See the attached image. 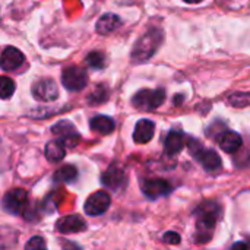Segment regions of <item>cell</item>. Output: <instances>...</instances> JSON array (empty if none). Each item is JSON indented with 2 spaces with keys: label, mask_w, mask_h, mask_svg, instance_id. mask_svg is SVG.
I'll return each mask as SVG.
<instances>
[{
  "label": "cell",
  "mask_w": 250,
  "mask_h": 250,
  "mask_svg": "<svg viewBox=\"0 0 250 250\" xmlns=\"http://www.w3.org/2000/svg\"><path fill=\"white\" fill-rule=\"evenodd\" d=\"M163 38H164V34L161 29H158V28L149 29L145 35H142L136 41L133 51H132V60L135 63H142V62H146L148 59H151L155 54V51L158 50L160 44L163 42Z\"/></svg>",
  "instance_id": "obj_1"
},
{
  "label": "cell",
  "mask_w": 250,
  "mask_h": 250,
  "mask_svg": "<svg viewBox=\"0 0 250 250\" xmlns=\"http://www.w3.org/2000/svg\"><path fill=\"white\" fill-rule=\"evenodd\" d=\"M218 207L215 204H205L199 209V220L196 224V242L205 243L212 237V230L215 227L217 218H218Z\"/></svg>",
  "instance_id": "obj_2"
},
{
  "label": "cell",
  "mask_w": 250,
  "mask_h": 250,
  "mask_svg": "<svg viewBox=\"0 0 250 250\" xmlns=\"http://www.w3.org/2000/svg\"><path fill=\"white\" fill-rule=\"evenodd\" d=\"M189 148L192 155L202 164L207 171H215L221 167V158L212 149H205L201 142L195 139H189Z\"/></svg>",
  "instance_id": "obj_3"
},
{
  "label": "cell",
  "mask_w": 250,
  "mask_h": 250,
  "mask_svg": "<svg viewBox=\"0 0 250 250\" xmlns=\"http://www.w3.org/2000/svg\"><path fill=\"white\" fill-rule=\"evenodd\" d=\"M164 100H166V92L161 88H158V89H142L133 97L132 104L139 110L151 111V110L158 108L164 103Z\"/></svg>",
  "instance_id": "obj_4"
},
{
  "label": "cell",
  "mask_w": 250,
  "mask_h": 250,
  "mask_svg": "<svg viewBox=\"0 0 250 250\" xmlns=\"http://www.w3.org/2000/svg\"><path fill=\"white\" fill-rule=\"evenodd\" d=\"M62 83L69 91H81L88 85V73L79 66H67L62 72Z\"/></svg>",
  "instance_id": "obj_5"
},
{
  "label": "cell",
  "mask_w": 250,
  "mask_h": 250,
  "mask_svg": "<svg viewBox=\"0 0 250 250\" xmlns=\"http://www.w3.org/2000/svg\"><path fill=\"white\" fill-rule=\"evenodd\" d=\"M111 204V198L108 195V192L105 190H98L95 193H92L86 202H85V214L91 215V217H98L101 214H104L108 207Z\"/></svg>",
  "instance_id": "obj_6"
},
{
  "label": "cell",
  "mask_w": 250,
  "mask_h": 250,
  "mask_svg": "<svg viewBox=\"0 0 250 250\" xmlns=\"http://www.w3.org/2000/svg\"><path fill=\"white\" fill-rule=\"evenodd\" d=\"M32 95L38 101L50 103L59 98V88L53 79H41L32 85Z\"/></svg>",
  "instance_id": "obj_7"
},
{
  "label": "cell",
  "mask_w": 250,
  "mask_h": 250,
  "mask_svg": "<svg viewBox=\"0 0 250 250\" xmlns=\"http://www.w3.org/2000/svg\"><path fill=\"white\" fill-rule=\"evenodd\" d=\"M51 132L56 136H59V141H62L64 144V146H67V148H75L78 145V142H79L78 130L67 120H62L57 125H54L51 127Z\"/></svg>",
  "instance_id": "obj_8"
},
{
  "label": "cell",
  "mask_w": 250,
  "mask_h": 250,
  "mask_svg": "<svg viewBox=\"0 0 250 250\" xmlns=\"http://www.w3.org/2000/svg\"><path fill=\"white\" fill-rule=\"evenodd\" d=\"M28 201V195L23 189H13L3 196V208L9 214H21Z\"/></svg>",
  "instance_id": "obj_9"
},
{
  "label": "cell",
  "mask_w": 250,
  "mask_h": 250,
  "mask_svg": "<svg viewBox=\"0 0 250 250\" xmlns=\"http://www.w3.org/2000/svg\"><path fill=\"white\" fill-rule=\"evenodd\" d=\"M141 188H142V192L151 198V199H157V198H161V196H166L171 192V185L166 180H161V179H155V180H144L141 183Z\"/></svg>",
  "instance_id": "obj_10"
},
{
  "label": "cell",
  "mask_w": 250,
  "mask_h": 250,
  "mask_svg": "<svg viewBox=\"0 0 250 250\" xmlns=\"http://www.w3.org/2000/svg\"><path fill=\"white\" fill-rule=\"evenodd\" d=\"M101 183L108 188L110 190H122L126 186V176L125 171L119 167L111 166L103 176H101Z\"/></svg>",
  "instance_id": "obj_11"
},
{
  "label": "cell",
  "mask_w": 250,
  "mask_h": 250,
  "mask_svg": "<svg viewBox=\"0 0 250 250\" xmlns=\"http://www.w3.org/2000/svg\"><path fill=\"white\" fill-rule=\"evenodd\" d=\"M56 229L59 233L73 234V233L83 231L86 229V223L81 215H67V217H63L57 221Z\"/></svg>",
  "instance_id": "obj_12"
},
{
  "label": "cell",
  "mask_w": 250,
  "mask_h": 250,
  "mask_svg": "<svg viewBox=\"0 0 250 250\" xmlns=\"http://www.w3.org/2000/svg\"><path fill=\"white\" fill-rule=\"evenodd\" d=\"M25 62V56L15 47H6L1 53V69L9 72L18 69Z\"/></svg>",
  "instance_id": "obj_13"
},
{
  "label": "cell",
  "mask_w": 250,
  "mask_h": 250,
  "mask_svg": "<svg viewBox=\"0 0 250 250\" xmlns=\"http://www.w3.org/2000/svg\"><path fill=\"white\" fill-rule=\"evenodd\" d=\"M155 132V123L148 120V119H142L136 123L135 132H133V141L136 144H148Z\"/></svg>",
  "instance_id": "obj_14"
},
{
  "label": "cell",
  "mask_w": 250,
  "mask_h": 250,
  "mask_svg": "<svg viewBox=\"0 0 250 250\" xmlns=\"http://www.w3.org/2000/svg\"><path fill=\"white\" fill-rule=\"evenodd\" d=\"M44 154L47 157V160L50 163H59L64 158L66 155V146L62 141L56 139V141H50L47 145H45V149H44Z\"/></svg>",
  "instance_id": "obj_15"
},
{
  "label": "cell",
  "mask_w": 250,
  "mask_h": 250,
  "mask_svg": "<svg viewBox=\"0 0 250 250\" xmlns=\"http://www.w3.org/2000/svg\"><path fill=\"white\" fill-rule=\"evenodd\" d=\"M120 23L122 22H120V18L117 15H114V13H105L97 22V32H100L103 35L104 34H110L114 29H117L120 26Z\"/></svg>",
  "instance_id": "obj_16"
},
{
  "label": "cell",
  "mask_w": 250,
  "mask_h": 250,
  "mask_svg": "<svg viewBox=\"0 0 250 250\" xmlns=\"http://www.w3.org/2000/svg\"><path fill=\"white\" fill-rule=\"evenodd\" d=\"M220 146L224 152L233 154L242 146V136L236 132H226L220 139Z\"/></svg>",
  "instance_id": "obj_17"
},
{
  "label": "cell",
  "mask_w": 250,
  "mask_h": 250,
  "mask_svg": "<svg viewBox=\"0 0 250 250\" xmlns=\"http://www.w3.org/2000/svg\"><path fill=\"white\" fill-rule=\"evenodd\" d=\"M166 152L168 155H176L185 148V138L180 132L171 130L166 138Z\"/></svg>",
  "instance_id": "obj_18"
},
{
  "label": "cell",
  "mask_w": 250,
  "mask_h": 250,
  "mask_svg": "<svg viewBox=\"0 0 250 250\" xmlns=\"http://www.w3.org/2000/svg\"><path fill=\"white\" fill-rule=\"evenodd\" d=\"M116 125L114 120L108 116H95L91 120V129L101 133V135H108L114 130Z\"/></svg>",
  "instance_id": "obj_19"
},
{
  "label": "cell",
  "mask_w": 250,
  "mask_h": 250,
  "mask_svg": "<svg viewBox=\"0 0 250 250\" xmlns=\"http://www.w3.org/2000/svg\"><path fill=\"white\" fill-rule=\"evenodd\" d=\"M76 177H78V171H76V168L73 166H63L53 176V179L56 182H72Z\"/></svg>",
  "instance_id": "obj_20"
},
{
  "label": "cell",
  "mask_w": 250,
  "mask_h": 250,
  "mask_svg": "<svg viewBox=\"0 0 250 250\" xmlns=\"http://www.w3.org/2000/svg\"><path fill=\"white\" fill-rule=\"evenodd\" d=\"M105 63H107L105 62V56L101 51H92L86 57V64L89 67H92V69H97V70L103 69L105 66Z\"/></svg>",
  "instance_id": "obj_21"
},
{
  "label": "cell",
  "mask_w": 250,
  "mask_h": 250,
  "mask_svg": "<svg viewBox=\"0 0 250 250\" xmlns=\"http://www.w3.org/2000/svg\"><path fill=\"white\" fill-rule=\"evenodd\" d=\"M13 92H15V82L10 78L3 76L0 79V97L3 100H6V98L12 97Z\"/></svg>",
  "instance_id": "obj_22"
},
{
  "label": "cell",
  "mask_w": 250,
  "mask_h": 250,
  "mask_svg": "<svg viewBox=\"0 0 250 250\" xmlns=\"http://www.w3.org/2000/svg\"><path fill=\"white\" fill-rule=\"evenodd\" d=\"M107 98H108L107 89H105L104 86H98V88L95 89V92H92V94L88 97V101H89L91 105H98V104L107 101Z\"/></svg>",
  "instance_id": "obj_23"
},
{
  "label": "cell",
  "mask_w": 250,
  "mask_h": 250,
  "mask_svg": "<svg viewBox=\"0 0 250 250\" xmlns=\"http://www.w3.org/2000/svg\"><path fill=\"white\" fill-rule=\"evenodd\" d=\"M229 103L234 107H246L250 105V94H245V92H239L234 94L229 98Z\"/></svg>",
  "instance_id": "obj_24"
},
{
  "label": "cell",
  "mask_w": 250,
  "mask_h": 250,
  "mask_svg": "<svg viewBox=\"0 0 250 250\" xmlns=\"http://www.w3.org/2000/svg\"><path fill=\"white\" fill-rule=\"evenodd\" d=\"M25 250H47L45 248V243H44V239L40 237V236H34L28 240Z\"/></svg>",
  "instance_id": "obj_25"
},
{
  "label": "cell",
  "mask_w": 250,
  "mask_h": 250,
  "mask_svg": "<svg viewBox=\"0 0 250 250\" xmlns=\"http://www.w3.org/2000/svg\"><path fill=\"white\" fill-rule=\"evenodd\" d=\"M163 240L167 245H179L180 243V234H177L176 231H168L164 234Z\"/></svg>",
  "instance_id": "obj_26"
},
{
  "label": "cell",
  "mask_w": 250,
  "mask_h": 250,
  "mask_svg": "<svg viewBox=\"0 0 250 250\" xmlns=\"http://www.w3.org/2000/svg\"><path fill=\"white\" fill-rule=\"evenodd\" d=\"M231 250H250L249 245H246L245 242H237L233 248H231Z\"/></svg>",
  "instance_id": "obj_27"
},
{
  "label": "cell",
  "mask_w": 250,
  "mask_h": 250,
  "mask_svg": "<svg viewBox=\"0 0 250 250\" xmlns=\"http://www.w3.org/2000/svg\"><path fill=\"white\" fill-rule=\"evenodd\" d=\"M63 250H82L79 246H76L75 243H63Z\"/></svg>",
  "instance_id": "obj_28"
},
{
  "label": "cell",
  "mask_w": 250,
  "mask_h": 250,
  "mask_svg": "<svg viewBox=\"0 0 250 250\" xmlns=\"http://www.w3.org/2000/svg\"><path fill=\"white\" fill-rule=\"evenodd\" d=\"M185 1H186V3H192V4H193V3H199V1H202V0H185Z\"/></svg>",
  "instance_id": "obj_29"
}]
</instances>
